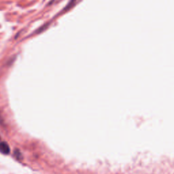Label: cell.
Here are the masks:
<instances>
[{
  "instance_id": "obj_1",
  "label": "cell",
  "mask_w": 174,
  "mask_h": 174,
  "mask_svg": "<svg viewBox=\"0 0 174 174\" xmlns=\"http://www.w3.org/2000/svg\"><path fill=\"white\" fill-rule=\"evenodd\" d=\"M0 152L4 154H8L10 152V149L8 144L5 141L0 142Z\"/></svg>"
},
{
  "instance_id": "obj_2",
  "label": "cell",
  "mask_w": 174,
  "mask_h": 174,
  "mask_svg": "<svg viewBox=\"0 0 174 174\" xmlns=\"http://www.w3.org/2000/svg\"><path fill=\"white\" fill-rule=\"evenodd\" d=\"M14 156L18 159V160H21L22 159V154L21 153V152L19 151L18 149H16L15 150H14Z\"/></svg>"
},
{
  "instance_id": "obj_3",
  "label": "cell",
  "mask_w": 174,
  "mask_h": 174,
  "mask_svg": "<svg viewBox=\"0 0 174 174\" xmlns=\"http://www.w3.org/2000/svg\"><path fill=\"white\" fill-rule=\"evenodd\" d=\"M76 1H77V0H71L70 2V4L67 5V8H69V7L71 6V5H72L73 3H74V2H75Z\"/></svg>"
},
{
  "instance_id": "obj_4",
  "label": "cell",
  "mask_w": 174,
  "mask_h": 174,
  "mask_svg": "<svg viewBox=\"0 0 174 174\" xmlns=\"http://www.w3.org/2000/svg\"><path fill=\"white\" fill-rule=\"evenodd\" d=\"M0 139H1V138H0Z\"/></svg>"
}]
</instances>
